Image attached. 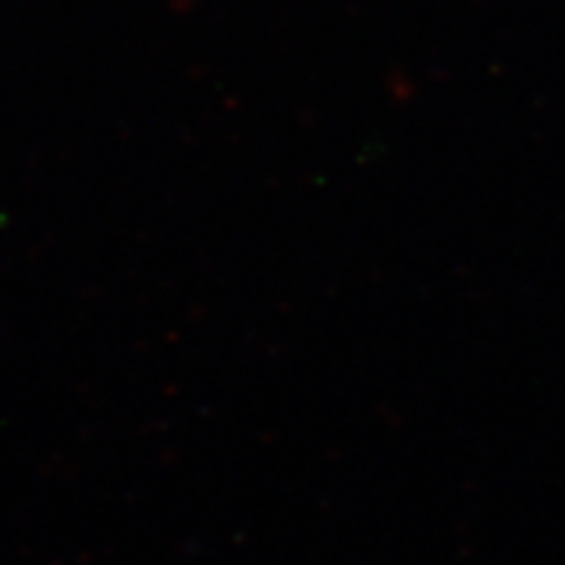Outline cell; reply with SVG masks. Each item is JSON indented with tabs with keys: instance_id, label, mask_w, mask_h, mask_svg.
<instances>
[]
</instances>
